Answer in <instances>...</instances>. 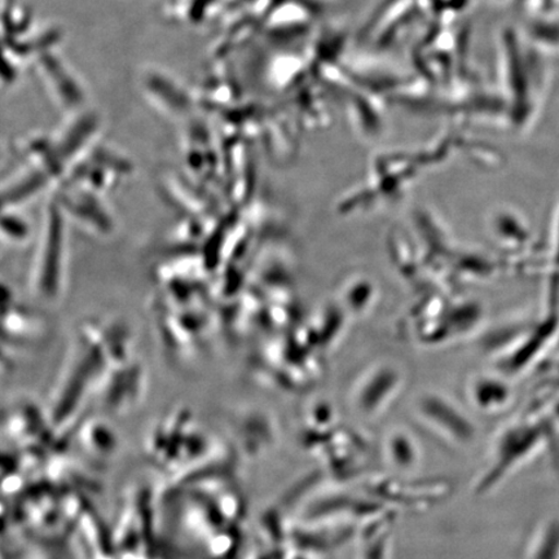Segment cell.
I'll use <instances>...</instances> for the list:
<instances>
[{
  "label": "cell",
  "instance_id": "cell-1",
  "mask_svg": "<svg viewBox=\"0 0 559 559\" xmlns=\"http://www.w3.org/2000/svg\"><path fill=\"white\" fill-rule=\"evenodd\" d=\"M386 454L391 464L400 471L415 469L418 464V449L407 435L395 432L388 440Z\"/></svg>",
  "mask_w": 559,
  "mask_h": 559
}]
</instances>
